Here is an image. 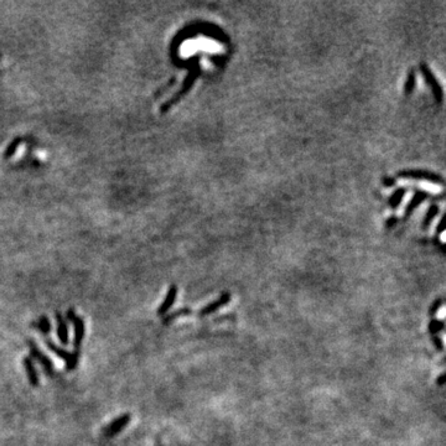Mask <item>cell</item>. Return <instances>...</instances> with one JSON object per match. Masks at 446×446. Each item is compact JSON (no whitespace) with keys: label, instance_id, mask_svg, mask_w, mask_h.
I'll return each instance as SVG.
<instances>
[{"label":"cell","instance_id":"6da1fadb","mask_svg":"<svg viewBox=\"0 0 446 446\" xmlns=\"http://www.w3.org/2000/svg\"><path fill=\"white\" fill-rule=\"evenodd\" d=\"M397 176L403 179H414V180H426L434 184L444 185V179L441 175L426 170H403L397 174Z\"/></svg>","mask_w":446,"mask_h":446},{"label":"cell","instance_id":"7a4b0ae2","mask_svg":"<svg viewBox=\"0 0 446 446\" xmlns=\"http://www.w3.org/2000/svg\"><path fill=\"white\" fill-rule=\"evenodd\" d=\"M26 344H28L29 351H30L31 358H35V360L40 363L42 368H44V371L46 372L49 376H52V374L55 373V368H54V363H52V361L50 360V357H47V356L42 352L40 348H39V346L36 345L33 340H28Z\"/></svg>","mask_w":446,"mask_h":446},{"label":"cell","instance_id":"3957f363","mask_svg":"<svg viewBox=\"0 0 446 446\" xmlns=\"http://www.w3.org/2000/svg\"><path fill=\"white\" fill-rule=\"evenodd\" d=\"M131 421V414H123V415L115 418L112 423L108 424L107 426L103 427L102 434L104 437H113L117 434L122 432L126 426L129 425V423Z\"/></svg>","mask_w":446,"mask_h":446},{"label":"cell","instance_id":"277c9868","mask_svg":"<svg viewBox=\"0 0 446 446\" xmlns=\"http://www.w3.org/2000/svg\"><path fill=\"white\" fill-rule=\"evenodd\" d=\"M420 71H421V75H423L424 80H425L426 83L429 84L430 88H431V92H432V94H434L436 102L441 103L442 99H444V92H442V88H441V86H440V83L436 81V78H435L434 73L431 72V70H430L429 66L424 62L420 63Z\"/></svg>","mask_w":446,"mask_h":446},{"label":"cell","instance_id":"5b68a950","mask_svg":"<svg viewBox=\"0 0 446 446\" xmlns=\"http://www.w3.org/2000/svg\"><path fill=\"white\" fill-rule=\"evenodd\" d=\"M176 295H178V287H176V285H171V286L169 287L168 292H166L165 298H164L163 303L159 305V308L157 309L158 316H164L165 314L169 313L170 308L174 305V303H175Z\"/></svg>","mask_w":446,"mask_h":446},{"label":"cell","instance_id":"8992f818","mask_svg":"<svg viewBox=\"0 0 446 446\" xmlns=\"http://www.w3.org/2000/svg\"><path fill=\"white\" fill-rule=\"evenodd\" d=\"M23 367L25 369L26 377H28V381L33 387H39L40 385V377H39L38 371H36L35 366H34L33 358L26 356L23 358Z\"/></svg>","mask_w":446,"mask_h":446},{"label":"cell","instance_id":"52a82bcc","mask_svg":"<svg viewBox=\"0 0 446 446\" xmlns=\"http://www.w3.org/2000/svg\"><path fill=\"white\" fill-rule=\"evenodd\" d=\"M229 300H231V294H229V292H224V294L221 295V296L218 298L217 300H215V302L210 303V304H208V305L203 306L201 310H200L199 315L200 316L210 315V314L215 313V311H217L218 309L222 308L223 305L228 304Z\"/></svg>","mask_w":446,"mask_h":446},{"label":"cell","instance_id":"ba28073f","mask_svg":"<svg viewBox=\"0 0 446 446\" xmlns=\"http://www.w3.org/2000/svg\"><path fill=\"white\" fill-rule=\"evenodd\" d=\"M56 316V324H57V337H59L60 342L62 345H68L70 344V335H68V325L67 321L65 320V318L62 316L61 313L56 311L55 314Z\"/></svg>","mask_w":446,"mask_h":446},{"label":"cell","instance_id":"9c48e42d","mask_svg":"<svg viewBox=\"0 0 446 446\" xmlns=\"http://www.w3.org/2000/svg\"><path fill=\"white\" fill-rule=\"evenodd\" d=\"M73 331H75V337H73V345H75L76 350H80L82 341L84 339V334H86V325H84V320L81 316L77 315V318L73 321Z\"/></svg>","mask_w":446,"mask_h":446},{"label":"cell","instance_id":"30bf717a","mask_svg":"<svg viewBox=\"0 0 446 446\" xmlns=\"http://www.w3.org/2000/svg\"><path fill=\"white\" fill-rule=\"evenodd\" d=\"M427 196H429V195H427L425 191H416L415 194H414L413 199L410 200V202L408 203V206H406V208H405L404 220H408L409 216H410L411 213L415 211V208L418 207V206H420L421 203L425 201V200L427 199Z\"/></svg>","mask_w":446,"mask_h":446},{"label":"cell","instance_id":"8fae6325","mask_svg":"<svg viewBox=\"0 0 446 446\" xmlns=\"http://www.w3.org/2000/svg\"><path fill=\"white\" fill-rule=\"evenodd\" d=\"M31 327L35 330H38V331L40 332V334L44 335V336H47V335L51 332V329H52L51 321H50V319L47 318L46 315H42L36 321H33V323H31Z\"/></svg>","mask_w":446,"mask_h":446},{"label":"cell","instance_id":"7c38bea8","mask_svg":"<svg viewBox=\"0 0 446 446\" xmlns=\"http://www.w3.org/2000/svg\"><path fill=\"white\" fill-rule=\"evenodd\" d=\"M45 345H46L47 348H49L50 351H52V352H54L57 357L61 358L62 361H65V363L70 360L71 352H68V351L65 350L63 347L57 346L54 341H51V340H49V339H45Z\"/></svg>","mask_w":446,"mask_h":446},{"label":"cell","instance_id":"4fadbf2b","mask_svg":"<svg viewBox=\"0 0 446 446\" xmlns=\"http://www.w3.org/2000/svg\"><path fill=\"white\" fill-rule=\"evenodd\" d=\"M189 314H191V310H190L189 308H181V309H179V310L174 311V313L168 314V315H166L165 318H163V324L164 325H168V324L173 323V321L175 320V319H178L179 316L189 315Z\"/></svg>","mask_w":446,"mask_h":446},{"label":"cell","instance_id":"5bb4252c","mask_svg":"<svg viewBox=\"0 0 446 446\" xmlns=\"http://www.w3.org/2000/svg\"><path fill=\"white\" fill-rule=\"evenodd\" d=\"M405 192H406V190L404 189V187H400V189L395 190V191L393 192L392 196L389 197V201H388V202H389L390 207L397 208L398 206L400 205V202H402V200H403V197H404Z\"/></svg>","mask_w":446,"mask_h":446},{"label":"cell","instance_id":"9a60e30c","mask_svg":"<svg viewBox=\"0 0 446 446\" xmlns=\"http://www.w3.org/2000/svg\"><path fill=\"white\" fill-rule=\"evenodd\" d=\"M80 360H81V351L80 350H75L73 352H71L70 360L66 362V371L71 372V371H73V369L77 368L78 363H80Z\"/></svg>","mask_w":446,"mask_h":446},{"label":"cell","instance_id":"2e32d148","mask_svg":"<svg viewBox=\"0 0 446 446\" xmlns=\"http://www.w3.org/2000/svg\"><path fill=\"white\" fill-rule=\"evenodd\" d=\"M416 86V75H415V71L411 70L409 72L408 78H406L405 82V86H404V94L405 96H409V94L413 93L414 88Z\"/></svg>","mask_w":446,"mask_h":446},{"label":"cell","instance_id":"e0dca14e","mask_svg":"<svg viewBox=\"0 0 446 446\" xmlns=\"http://www.w3.org/2000/svg\"><path fill=\"white\" fill-rule=\"evenodd\" d=\"M437 213H439V206L437 205L430 206V208L427 210V212L425 215V218H424V221H423L424 228H427V227L431 224L432 221H434V218H436Z\"/></svg>","mask_w":446,"mask_h":446},{"label":"cell","instance_id":"ac0fdd59","mask_svg":"<svg viewBox=\"0 0 446 446\" xmlns=\"http://www.w3.org/2000/svg\"><path fill=\"white\" fill-rule=\"evenodd\" d=\"M444 329H445V323L442 320L439 321L436 320V319H432V320L430 321L429 332L431 336H437V334H439L440 331H442Z\"/></svg>","mask_w":446,"mask_h":446},{"label":"cell","instance_id":"d6986e66","mask_svg":"<svg viewBox=\"0 0 446 446\" xmlns=\"http://www.w3.org/2000/svg\"><path fill=\"white\" fill-rule=\"evenodd\" d=\"M442 304H444V300L442 299H437V300H435L434 302V304L431 305V308H430V315L431 316H435L436 315V313L437 311L440 310V309L442 308Z\"/></svg>","mask_w":446,"mask_h":446},{"label":"cell","instance_id":"ffe728a7","mask_svg":"<svg viewBox=\"0 0 446 446\" xmlns=\"http://www.w3.org/2000/svg\"><path fill=\"white\" fill-rule=\"evenodd\" d=\"M76 318H77V314H76L75 309L70 308L67 311H66V318H65L66 321H70V323H73Z\"/></svg>","mask_w":446,"mask_h":446},{"label":"cell","instance_id":"44dd1931","mask_svg":"<svg viewBox=\"0 0 446 446\" xmlns=\"http://www.w3.org/2000/svg\"><path fill=\"white\" fill-rule=\"evenodd\" d=\"M432 340V344H434L435 347H436L437 351H442L444 350V344H442L441 339L439 336H431Z\"/></svg>","mask_w":446,"mask_h":446},{"label":"cell","instance_id":"7402d4cb","mask_svg":"<svg viewBox=\"0 0 446 446\" xmlns=\"http://www.w3.org/2000/svg\"><path fill=\"white\" fill-rule=\"evenodd\" d=\"M382 183H383V185L384 186H387V187H389V186H393V185L395 184V179H393V178H389V176H384L383 179H382Z\"/></svg>","mask_w":446,"mask_h":446},{"label":"cell","instance_id":"603a6c76","mask_svg":"<svg viewBox=\"0 0 446 446\" xmlns=\"http://www.w3.org/2000/svg\"><path fill=\"white\" fill-rule=\"evenodd\" d=\"M397 222H398V218L395 217V216H393V217H390L389 220H387V222H385V226H387L388 228H392V227L394 226V224H397Z\"/></svg>","mask_w":446,"mask_h":446},{"label":"cell","instance_id":"cb8c5ba5","mask_svg":"<svg viewBox=\"0 0 446 446\" xmlns=\"http://www.w3.org/2000/svg\"><path fill=\"white\" fill-rule=\"evenodd\" d=\"M444 218H441V220H440V222H439V226H437V233H442V232H444Z\"/></svg>","mask_w":446,"mask_h":446},{"label":"cell","instance_id":"d4e9b609","mask_svg":"<svg viewBox=\"0 0 446 446\" xmlns=\"http://www.w3.org/2000/svg\"><path fill=\"white\" fill-rule=\"evenodd\" d=\"M437 384H439L440 387H442V385L445 384V376H444V374H441V376L439 377V379H437Z\"/></svg>","mask_w":446,"mask_h":446}]
</instances>
